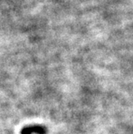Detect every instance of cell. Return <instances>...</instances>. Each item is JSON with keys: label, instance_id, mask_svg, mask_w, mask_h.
Returning <instances> with one entry per match:
<instances>
[{"label": "cell", "instance_id": "obj_1", "mask_svg": "<svg viewBox=\"0 0 133 134\" xmlns=\"http://www.w3.org/2000/svg\"><path fill=\"white\" fill-rule=\"evenodd\" d=\"M47 134V129L42 125H31L23 128L21 134Z\"/></svg>", "mask_w": 133, "mask_h": 134}]
</instances>
